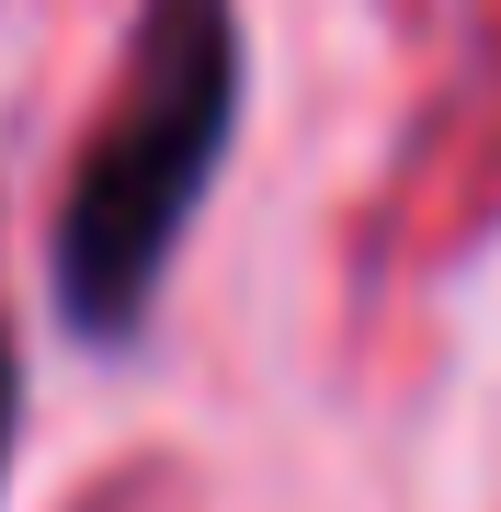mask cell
Instances as JSON below:
<instances>
[{
  "instance_id": "1",
  "label": "cell",
  "mask_w": 501,
  "mask_h": 512,
  "mask_svg": "<svg viewBox=\"0 0 501 512\" xmlns=\"http://www.w3.org/2000/svg\"><path fill=\"white\" fill-rule=\"evenodd\" d=\"M228 126H240V0H149L126 80H114L103 126L80 137L46 228V285L80 342H114L149 319L160 262L205 205Z\"/></svg>"
},
{
  "instance_id": "2",
  "label": "cell",
  "mask_w": 501,
  "mask_h": 512,
  "mask_svg": "<svg viewBox=\"0 0 501 512\" xmlns=\"http://www.w3.org/2000/svg\"><path fill=\"white\" fill-rule=\"evenodd\" d=\"M12 387L23 376H12V342H0V467H12Z\"/></svg>"
}]
</instances>
